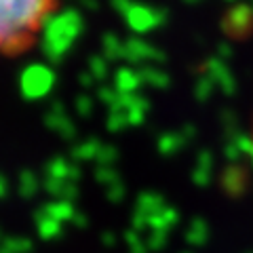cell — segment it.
Instances as JSON below:
<instances>
[{
  "mask_svg": "<svg viewBox=\"0 0 253 253\" xmlns=\"http://www.w3.org/2000/svg\"><path fill=\"white\" fill-rule=\"evenodd\" d=\"M59 0H0V57L34 44Z\"/></svg>",
  "mask_w": 253,
  "mask_h": 253,
  "instance_id": "cell-1",
  "label": "cell"
},
{
  "mask_svg": "<svg viewBox=\"0 0 253 253\" xmlns=\"http://www.w3.org/2000/svg\"><path fill=\"white\" fill-rule=\"evenodd\" d=\"M36 228L42 239H57L61 234V221H57L44 207L36 213Z\"/></svg>",
  "mask_w": 253,
  "mask_h": 253,
  "instance_id": "cell-2",
  "label": "cell"
},
{
  "mask_svg": "<svg viewBox=\"0 0 253 253\" xmlns=\"http://www.w3.org/2000/svg\"><path fill=\"white\" fill-rule=\"evenodd\" d=\"M46 177H53V179H63V181H78L81 177V169H76L74 165H70L61 158H55V161L49 165L46 169Z\"/></svg>",
  "mask_w": 253,
  "mask_h": 253,
  "instance_id": "cell-3",
  "label": "cell"
},
{
  "mask_svg": "<svg viewBox=\"0 0 253 253\" xmlns=\"http://www.w3.org/2000/svg\"><path fill=\"white\" fill-rule=\"evenodd\" d=\"M186 241L190 245H196V247H201L209 241V226L205 219H192L186 230Z\"/></svg>",
  "mask_w": 253,
  "mask_h": 253,
  "instance_id": "cell-4",
  "label": "cell"
},
{
  "mask_svg": "<svg viewBox=\"0 0 253 253\" xmlns=\"http://www.w3.org/2000/svg\"><path fill=\"white\" fill-rule=\"evenodd\" d=\"M211 175H213V163H211V156L209 154H205V163H203V158L199 163H196V169L192 173V177H194V184L196 186H209V181H211Z\"/></svg>",
  "mask_w": 253,
  "mask_h": 253,
  "instance_id": "cell-5",
  "label": "cell"
},
{
  "mask_svg": "<svg viewBox=\"0 0 253 253\" xmlns=\"http://www.w3.org/2000/svg\"><path fill=\"white\" fill-rule=\"evenodd\" d=\"M38 177L34 175L32 171H23L21 175H19V194L23 196V199H32L36 192H38Z\"/></svg>",
  "mask_w": 253,
  "mask_h": 253,
  "instance_id": "cell-6",
  "label": "cell"
},
{
  "mask_svg": "<svg viewBox=\"0 0 253 253\" xmlns=\"http://www.w3.org/2000/svg\"><path fill=\"white\" fill-rule=\"evenodd\" d=\"M224 186H226V190H228L230 194L241 192L243 186H245V177H243L241 169H236V167L228 169V171L224 173Z\"/></svg>",
  "mask_w": 253,
  "mask_h": 253,
  "instance_id": "cell-7",
  "label": "cell"
},
{
  "mask_svg": "<svg viewBox=\"0 0 253 253\" xmlns=\"http://www.w3.org/2000/svg\"><path fill=\"white\" fill-rule=\"evenodd\" d=\"M167 236H169V232H156V230H152L150 232V236H148V249L150 251H158V249H163L165 247V243H167Z\"/></svg>",
  "mask_w": 253,
  "mask_h": 253,
  "instance_id": "cell-8",
  "label": "cell"
},
{
  "mask_svg": "<svg viewBox=\"0 0 253 253\" xmlns=\"http://www.w3.org/2000/svg\"><path fill=\"white\" fill-rule=\"evenodd\" d=\"M126 245H129V253H148V245L139 239L137 232L126 234Z\"/></svg>",
  "mask_w": 253,
  "mask_h": 253,
  "instance_id": "cell-9",
  "label": "cell"
},
{
  "mask_svg": "<svg viewBox=\"0 0 253 253\" xmlns=\"http://www.w3.org/2000/svg\"><path fill=\"white\" fill-rule=\"evenodd\" d=\"M6 192H9V181L4 179V175H0V199L6 196Z\"/></svg>",
  "mask_w": 253,
  "mask_h": 253,
  "instance_id": "cell-10",
  "label": "cell"
},
{
  "mask_svg": "<svg viewBox=\"0 0 253 253\" xmlns=\"http://www.w3.org/2000/svg\"><path fill=\"white\" fill-rule=\"evenodd\" d=\"M0 243H2V236H0Z\"/></svg>",
  "mask_w": 253,
  "mask_h": 253,
  "instance_id": "cell-11",
  "label": "cell"
}]
</instances>
